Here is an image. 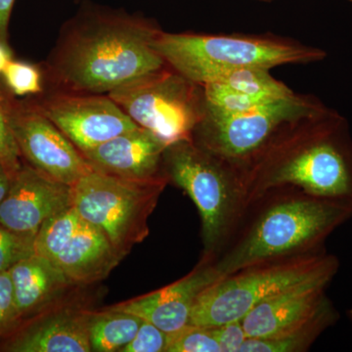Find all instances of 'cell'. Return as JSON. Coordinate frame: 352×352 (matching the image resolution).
<instances>
[{"instance_id":"d4e9b609","label":"cell","mask_w":352,"mask_h":352,"mask_svg":"<svg viewBox=\"0 0 352 352\" xmlns=\"http://www.w3.org/2000/svg\"><path fill=\"white\" fill-rule=\"evenodd\" d=\"M0 76L7 89L14 96H32L43 94V73L36 65L13 59Z\"/></svg>"},{"instance_id":"7c38bea8","label":"cell","mask_w":352,"mask_h":352,"mask_svg":"<svg viewBox=\"0 0 352 352\" xmlns=\"http://www.w3.org/2000/svg\"><path fill=\"white\" fill-rule=\"evenodd\" d=\"M69 206L72 186L24 164L13 176L8 193L0 204V224L34 240L46 220Z\"/></svg>"},{"instance_id":"836d02e7","label":"cell","mask_w":352,"mask_h":352,"mask_svg":"<svg viewBox=\"0 0 352 352\" xmlns=\"http://www.w3.org/2000/svg\"><path fill=\"white\" fill-rule=\"evenodd\" d=\"M254 1H258V2H272V1H275V0H254Z\"/></svg>"},{"instance_id":"5bb4252c","label":"cell","mask_w":352,"mask_h":352,"mask_svg":"<svg viewBox=\"0 0 352 352\" xmlns=\"http://www.w3.org/2000/svg\"><path fill=\"white\" fill-rule=\"evenodd\" d=\"M166 148L163 141L138 126L82 154L94 170L122 179L146 182L166 176Z\"/></svg>"},{"instance_id":"cb8c5ba5","label":"cell","mask_w":352,"mask_h":352,"mask_svg":"<svg viewBox=\"0 0 352 352\" xmlns=\"http://www.w3.org/2000/svg\"><path fill=\"white\" fill-rule=\"evenodd\" d=\"M204 89L207 107L222 113L249 112L261 106L275 102L240 94L219 83H208L204 85Z\"/></svg>"},{"instance_id":"e575fe53","label":"cell","mask_w":352,"mask_h":352,"mask_svg":"<svg viewBox=\"0 0 352 352\" xmlns=\"http://www.w3.org/2000/svg\"><path fill=\"white\" fill-rule=\"evenodd\" d=\"M349 319H351V322H352V308L351 310H349Z\"/></svg>"},{"instance_id":"f1b7e54d","label":"cell","mask_w":352,"mask_h":352,"mask_svg":"<svg viewBox=\"0 0 352 352\" xmlns=\"http://www.w3.org/2000/svg\"><path fill=\"white\" fill-rule=\"evenodd\" d=\"M168 344V333L142 319L133 339L120 352H166Z\"/></svg>"},{"instance_id":"484cf974","label":"cell","mask_w":352,"mask_h":352,"mask_svg":"<svg viewBox=\"0 0 352 352\" xmlns=\"http://www.w3.org/2000/svg\"><path fill=\"white\" fill-rule=\"evenodd\" d=\"M166 352H220V347L212 328L188 324L168 335Z\"/></svg>"},{"instance_id":"ac0fdd59","label":"cell","mask_w":352,"mask_h":352,"mask_svg":"<svg viewBox=\"0 0 352 352\" xmlns=\"http://www.w3.org/2000/svg\"><path fill=\"white\" fill-rule=\"evenodd\" d=\"M9 273L22 323L43 314L44 308L72 286L54 263L36 254L16 263Z\"/></svg>"},{"instance_id":"d6a6232c","label":"cell","mask_w":352,"mask_h":352,"mask_svg":"<svg viewBox=\"0 0 352 352\" xmlns=\"http://www.w3.org/2000/svg\"><path fill=\"white\" fill-rule=\"evenodd\" d=\"M13 60V53L8 43L0 41V76L3 73L7 65Z\"/></svg>"},{"instance_id":"4fadbf2b","label":"cell","mask_w":352,"mask_h":352,"mask_svg":"<svg viewBox=\"0 0 352 352\" xmlns=\"http://www.w3.org/2000/svg\"><path fill=\"white\" fill-rule=\"evenodd\" d=\"M221 277L212 261L201 258L195 270L182 279L112 307L151 322L170 335L188 325L198 296Z\"/></svg>"},{"instance_id":"3957f363","label":"cell","mask_w":352,"mask_h":352,"mask_svg":"<svg viewBox=\"0 0 352 352\" xmlns=\"http://www.w3.org/2000/svg\"><path fill=\"white\" fill-rule=\"evenodd\" d=\"M352 217V205L279 186L248 201L237 226L212 259L221 276L263 261L324 250Z\"/></svg>"},{"instance_id":"83f0119b","label":"cell","mask_w":352,"mask_h":352,"mask_svg":"<svg viewBox=\"0 0 352 352\" xmlns=\"http://www.w3.org/2000/svg\"><path fill=\"white\" fill-rule=\"evenodd\" d=\"M21 324L10 273L3 271L0 272V340L9 337Z\"/></svg>"},{"instance_id":"52a82bcc","label":"cell","mask_w":352,"mask_h":352,"mask_svg":"<svg viewBox=\"0 0 352 352\" xmlns=\"http://www.w3.org/2000/svg\"><path fill=\"white\" fill-rule=\"evenodd\" d=\"M168 179H122L92 170L72 186V206L126 256L149 235L148 220Z\"/></svg>"},{"instance_id":"603a6c76","label":"cell","mask_w":352,"mask_h":352,"mask_svg":"<svg viewBox=\"0 0 352 352\" xmlns=\"http://www.w3.org/2000/svg\"><path fill=\"white\" fill-rule=\"evenodd\" d=\"M17 102L0 76V163L12 176L24 164L13 131V116Z\"/></svg>"},{"instance_id":"e0dca14e","label":"cell","mask_w":352,"mask_h":352,"mask_svg":"<svg viewBox=\"0 0 352 352\" xmlns=\"http://www.w3.org/2000/svg\"><path fill=\"white\" fill-rule=\"evenodd\" d=\"M124 258L105 234L83 220L54 264L72 285H88L107 277Z\"/></svg>"},{"instance_id":"30bf717a","label":"cell","mask_w":352,"mask_h":352,"mask_svg":"<svg viewBox=\"0 0 352 352\" xmlns=\"http://www.w3.org/2000/svg\"><path fill=\"white\" fill-rule=\"evenodd\" d=\"M32 102L82 153L139 126L108 94L53 90Z\"/></svg>"},{"instance_id":"44dd1931","label":"cell","mask_w":352,"mask_h":352,"mask_svg":"<svg viewBox=\"0 0 352 352\" xmlns=\"http://www.w3.org/2000/svg\"><path fill=\"white\" fill-rule=\"evenodd\" d=\"M212 82L219 83L240 94L266 101L281 100L296 95V92L285 83L273 78L270 74V69H234L217 76Z\"/></svg>"},{"instance_id":"7a4b0ae2","label":"cell","mask_w":352,"mask_h":352,"mask_svg":"<svg viewBox=\"0 0 352 352\" xmlns=\"http://www.w3.org/2000/svg\"><path fill=\"white\" fill-rule=\"evenodd\" d=\"M239 168L247 201L266 190L294 186L352 205V136L330 107L282 124Z\"/></svg>"},{"instance_id":"2e32d148","label":"cell","mask_w":352,"mask_h":352,"mask_svg":"<svg viewBox=\"0 0 352 352\" xmlns=\"http://www.w3.org/2000/svg\"><path fill=\"white\" fill-rule=\"evenodd\" d=\"M331 278H318L284 289L258 303L242 319L248 338H265L302 323L331 300Z\"/></svg>"},{"instance_id":"8992f818","label":"cell","mask_w":352,"mask_h":352,"mask_svg":"<svg viewBox=\"0 0 352 352\" xmlns=\"http://www.w3.org/2000/svg\"><path fill=\"white\" fill-rule=\"evenodd\" d=\"M340 261L325 250L248 266L222 276L197 298L189 324L215 327L242 320L258 303L280 292L337 274Z\"/></svg>"},{"instance_id":"9c48e42d","label":"cell","mask_w":352,"mask_h":352,"mask_svg":"<svg viewBox=\"0 0 352 352\" xmlns=\"http://www.w3.org/2000/svg\"><path fill=\"white\" fill-rule=\"evenodd\" d=\"M327 106L314 95L298 94L249 112L222 113L207 107L192 141L207 151L236 164L245 161L282 124Z\"/></svg>"},{"instance_id":"d6986e66","label":"cell","mask_w":352,"mask_h":352,"mask_svg":"<svg viewBox=\"0 0 352 352\" xmlns=\"http://www.w3.org/2000/svg\"><path fill=\"white\" fill-rule=\"evenodd\" d=\"M337 308L329 300L307 320L285 332L265 338H248L240 352H305L339 320Z\"/></svg>"},{"instance_id":"d590c367","label":"cell","mask_w":352,"mask_h":352,"mask_svg":"<svg viewBox=\"0 0 352 352\" xmlns=\"http://www.w3.org/2000/svg\"><path fill=\"white\" fill-rule=\"evenodd\" d=\"M346 1H349V3H351L352 4V0H346Z\"/></svg>"},{"instance_id":"4dcf8cb0","label":"cell","mask_w":352,"mask_h":352,"mask_svg":"<svg viewBox=\"0 0 352 352\" xmlns=\"http://www.w3.org/2000/svg\"><path fill=\"white\" fill-rule=\"evenodd\" d=\"M15 0H0V41L7 43L9 19Z\"/></svg>"},{"instance_id":"9a60e30c","label":"cell","mask_w":352,"mask_h":352,"mask_svg":"<svg viewBox=\"0 0 352 352\" xmlns=\"http://www.w3.org/2000/svg\"><path fill=\"white\" fill-rule=\"evenodd\" d=\"M90 310L62 308L23 322L0 351L8 352H89Z\"/></svg>"},{"instance_id":"4316f807","label":"cell","mask_w":352,"mask_h":352,"mask_svg":"<svg viewBox=\"0 0 352 352\" xmlns=\"http://www.w3.org/2000/svg\"><path fill=\"white\" fill-rule=\"evenodd\" d=\"M34 254V240L0 224V272L10 270L16 263Z\"/></svg>"},{"instance_id":"f546056e","label":"cell","mask_w":352,"mask_h":352,"mask_svg":"<svg viewBox=\"0 0 352 352\" xmlns=\"http://www.w3.org/2000/svg\"><path fill=\"white\" fill-rule=\"evenodd\" d=\"M210 328L219 342L220 352H240L241 347L248 339L242 320L229 322Z\"/></svg>"},{"instance_id":"ba28073f","label":"cell","mask_w":352,"mask_h":352,"mask_svg":"<svg viewBox=\"0 0 352 352\" xmlns=\"http://www.w3.org/2000/svg\"><path fill=\"white\" fill-rule=\"evenodd\" d=\"M108 95L138 126L166 146L192 140L206 112L204 85L168 66L116 88Z\"/></svg>"},{"instance_id":"5b68a950","label":"cell","mask_w":352,"mask_h":352,"mask_svg":"<svg viewBox=\"0 0 352 352\" xmlns=\"http://www.w3.org/2000/svg\"><path fill=\"white\" fill-rule=\"evenodd\" d=\"M163 170L192 199L200 212L201 258L212 261L221 251L247 207L237 164L207 151L192 140L166 146Z\"/></svg>"},{"instance_id":"277c9868","label":"cell","mask_w":352,"mask_h":352,"mask_svg":"<svg viewBox=\"0 0 352 352\" xmlns=\"http://www.w3.org/2000/svg\"><path fill=\"white\" fill-rule=\"evenodd\" d=\"M153 45L170 69L201 85L234 69L308 65L327 57L321 48L272 34H173L161 30Z\"/></svg>"},{"instance_id":"6da1fadb","label":"cell","mask_w":352,"mask_h":352,"mask_svg":"<svg viewBox=\"0 0 352 352\" xmlns=\"http://www.w3.org/2000/svg\"><path fill=\"white\" fill-rule=\"evenodd\" d=\"M156 23L124 12L87 9L64 25L46 63L54 90L108 94L168 67L153 45Z\"/></svg>"},{"instance_id":"ffe728a7","label":"cell","mask_w":352,"mask_h":352,"mask_svg":"<svg viewBox=\"0 0 352 352\" xmlns=\"http://www.w3.org/2000/svg\"><path fill=\"white\" fill-rule=\"evenodd\" d=\"M142 319L110 307L104 311H90L88 336L91 351H120L138 333Z\"/></svg>"},{"instance_id":"8fae6325","label":"cell","mask_w":352,"mask_h":352,"mask_svg":"<svg viewBox=\"0 0 352 352\" xmlns=\"http://www.w3.org/2000/svg\"><path fill=\"white\" fill-rule=\"evenodd\" d=\"M13 131L22 159L55 182L73 186L94 170L82 153L32 100L17 102Z\"/></svg>"},{"instance_id":"7402d4cb","label":"cell","mask_w":352,"mask_h":352,"mask_svg":"<svg viewBox=\"0 0 352 352\" xmlns=\"http://www.w3.org/2000/svg\"><path fill=\"white\" fill-rule=\"evenodd\" d=\"M83 219L73 206L60 210L41 226L36 239L34 251L55 263L58 256L78 232Z\"/></svg>"},{"instance_id":"1f68e13d","label":"cell","mask_w":352,"mask_h":352,"mask_svg":"<svg viewBox=\"0 0 352 352\" xmlns=\"http://www.w3.org/2000/svg\"><path fill=\"white\" fill-rule=\"evenodd\" d=\"M12 178L13 176L6 170V166L0 163V204L8 193Z\"/></svg>"}]
</instances>
